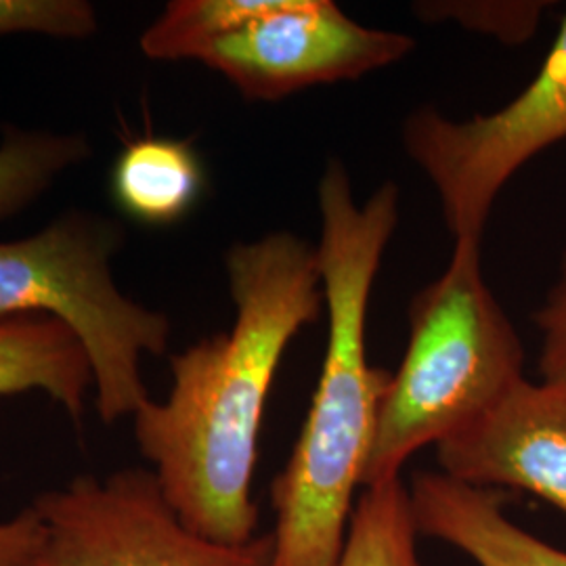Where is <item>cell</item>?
I'll return each instance as SVG.
<instances>
[{"label": "cell", "instance_id": "cell-16", "mask_svg": "<svg viewBox=\"0 0 566 566\" xmlns=\"http://www.w3.org/2000/svg\"><path fill=\"white\" fill-rule=\"evenodd\" d=\"M95 30V9L84 0H0V36L44 34L86 39Z\"/></svg>", "mask_w": 566, "mask_h": 566}, {"label": "cell", "instance_id": "cell-8", "mask_svg": "<svg viewBox=\"0 0 566 566\" xmlns=\"http://www.w3.org/2000/svg\"><path fill=\"white\" fill-rule=\"evenodd\" d=\"M443 474L483 489H521L566 516V388L526 378L437 446Z\"/></svg>", "mask_w": 566, "mask_h": 566}, {"label": "cell", "instance_id": "cell-10", "mask_svg": "<svg viewBox=\"0 0 566 566\" xmlns=\"http://www.w3.org/2000/svg\"><path fill=\"white\" fill-rule=\"evenodd\" d=\"M91 385L88 357L67 325L46 315L0 319V397L41 390L81 422Z\"/></svg>", "mask_w": 566, "mask_h": 566}, {"label": "cell", "instance_id": "cell-9", "mask_svg": "<svg viewBox=\"0 0 566 566\" xmlns=\"http://www.w3.org/2000/svg\"><path fill=\"white\" fill-rule=\"evenodd\" d=\"M420 535L446 542L479 566H566V552L512 523L500 489L420 472L409 485Z\"/></svg>", "mask_w": 566, "mask_h": 566}, {"label": "cell", "instance_id": "cell-14", "mask_svg": "<svg viewBox=\"0 0 566 566\" xmlns=\"http://www.w3.org/2000/svg\"><path fill=\"white\" fill-rule=\"evenodd\" d=\"M86 156L88 143L81 135L7 128L0 145V221L36 202L61 172Z\"/></svg>", "mask_w": 566, "mask_h": 566}, {"label": "cell", "instance_id": "cell-1", "mask_svg": "<svg viewBox=\"0 0 566 566\" xmlns=\"http://www.w3.org/2000/svg\"><path fill=\"white\" fill-rule=\"evenodd\" d=\"M224 264L231 329L170 357L168 399L145 401L133 418L139 449L182 523L242 546L259 526L252 481L264 405L287 346L317 322L324 290L315 248L287 231L231 245Z\"/></svg>", "mask_w": 566, "mask_h": 566}, {"label": "cell", "instance_id": "cell-15", "mask_svg": "<svg viewBox=\"0 0 566 566\" xmlns=\"http://www.w3.org/2000/svg\"><path fill=\"white\" fill-rule=\"evenodd\" d=\"M549 2L539 0H449L418 2L416 15L428 23L455 21L465 30L495 36L506 44L526 42L537 30Z\"/></svg>", "mask_w": 566, "mask_h": 566}, {"label": "cell", "instance_id": "cell-11", "mask_svg": "<svg viewBox=\"0 0 566 566\" xmlns=\"http://www.w3.org/2000/svg\"><path fill=\"white\" fill-rule=\"evenodd\" d=\"M206 172L196 147L182 139L143 137L122 149L112 168V193L130 219L179 223L202 198Z\"/></svg>", "mask_w": 566, "mask_h": 566}, {"label": "cell", "instance_id": "cell-12", "mask_svg": "<svg viewBox=\"0 0 566 566\" xmlns=\"http://www.w3.org/2000/svg\"><path fill=\"white\" fill-rule=\"evenodd\" d=\"M418 537L403 479L365 486L353 510L338 566H424Z\"/></svg>", "mask_w": 566, "mask_h": 566}, {"label": "cell", "instance_id": "cell-5", "mask_svg": "<svg viewBox=\"0 0 566 566\" xmlns=\"http://www.w3.org/2000/svg\"><path fill=\"white\" fill-rule=\"evenodd\" d=\"M403 149L432 182L453 243H481L495 198L514 172L566 139V15L537 76L512 102L470 120L418 107Z\"/></svg>", "mask_w": 566, "mask_h": 566}, {"label": "cell", "instance_id": "cell-4", "mask_svg": "<svg viewBox=\"0 0 566 566\" xmlns=\"http://www.w3.org/2000/svg\"><path fill=\"white\" fill-rule=\"evenodd\" d=\"M122 242L120 224L86 210L61 214L36 235L0 242V319L46 315L67 325L88 357L107 424L149 401L143 353L164 355L172 332L164 313L116 287L109 263Z\"/></svg>", "mask_w": 566, "mask_h": 566}, {"label": "cell", "instance_id": "cell-17", "mask_svg": "<svg viewBox=\"0 0 566 566\" xmlns=\"http://www.w3.org/2000/svg\"><path fill=\"white\" fill-rule=\"evenodd\" d=\"M533 319L542 332V380L566 388V254L558 282L549 290L544 306L535 311Z\"/></svg>", "mask_w": 566, "mask_h": 566}, {"label": "cell", "instance_id": "cell-18", "mask_svg": "<svg viewBox=\"0 0 566 566\" xmlns=\"http://www.w3.org/2000/svg\"><path fill=\"white\" fill-rule=\"evenodd\" d=\"M41 542V516L30 504L18 516L0 521V566H32Z\"/></svg>", "mask_w": 566, "mask_h": 566}, {"label": "cell", "instance_id": "cell-13", "mask_svg": "<svg viewBox=\"0 0 566 566\" xmlns=\"http://www.w3.org/2000/svg\"><path fill=\"white\" fill-rule=\"evenodd\" d=\"M282 0H175L142 36L149 60H200L212 42L273 11Z\"/></svg>", "mask_w": 566, "mask_h": 566}, {"label": "cell", "instance_id": "cell-2", "mask_svg": "<svg viewBox=\"0 0 566 566\" xmlns=\"http://www.w3.org/2000/svg\"><path fill=\"white\" fill-rule=\"evenodd\" d=\"M317 203L315 263L327 346L301 437L271 485L275 528L269 566H338L390 380L367 359L365 325L371 287L399 223V191L385 182L357 202L348 172L332 160L319 179Z\"/></svg>", "mask_w": 566, "mask_h": 566}, {"label": "cell", "instance_id": "cell-7", "mask_svg": "<svg viewBox=\"0 0 566 566\" xmlns=\"http://www.w3.org/2000/svg\"><path fill=\"white\" fill-rule=\"evenodd\" d=\"M416 39L350 20L332 0H282L263 18L212 42L200 60L250 102L357 81L405 60Z\"/></svg>", "mask_w": 566, "mask_h": 566}, {"label": "cell", "instance_id": "cell-6", "mask_svg": "<svg viewBox=\"0 0 566 566\" xmlns=\"http://www.w3.org/2000/svg\"><path fill=\"white\" fill-rule=\"evenodd\" d=\"M42 542L32 566H269L271 533L242 546L208 539L182 523L154 472L126 468L78 476L39 495Z\"/></svg>", "mask_w": 566, "mask_h": 566}, {"label": "cell", "instance_id": "cell-3", "mask_svg": "<svg viewBox=\"0 0 566 566\" xmlns=\"http://www.w3.org/2000/svg\"><path fill=\"white\" fill-rule=\"evenodd\" d=\"M403 361L386 386L365 486L401 479L523 380V344L481 273V243H453L446 273L409 304Z\"/></svg>", "mask_w": 566, "mask_h": 566}]
</instances>
